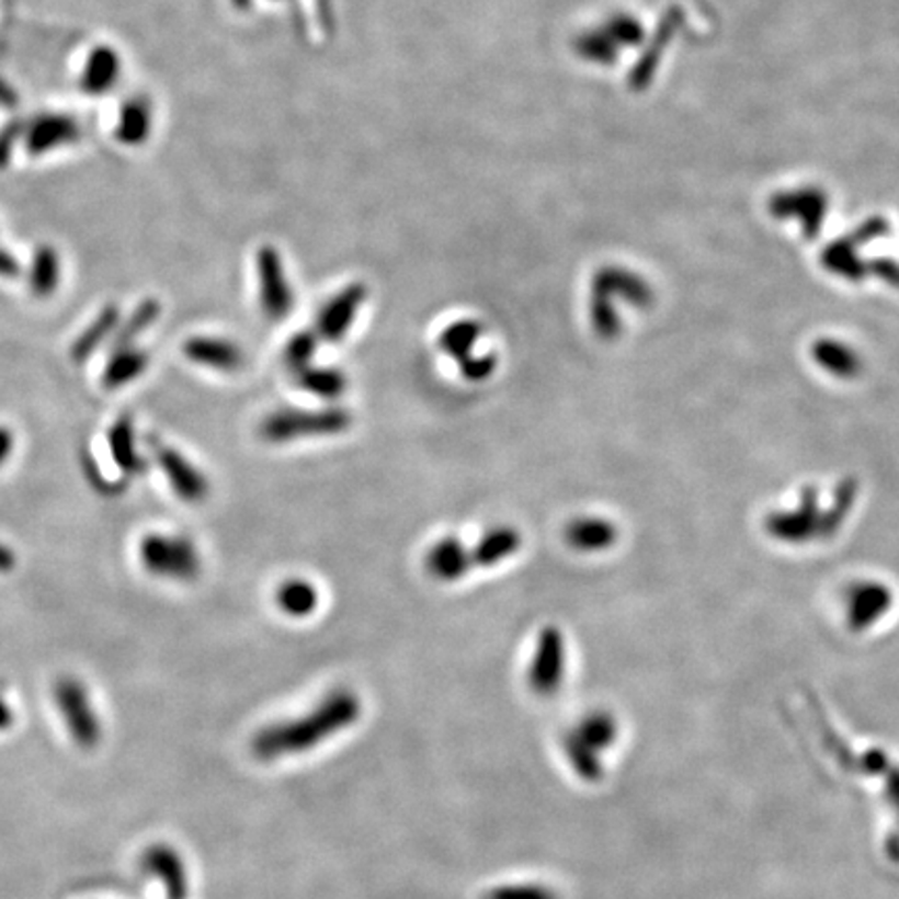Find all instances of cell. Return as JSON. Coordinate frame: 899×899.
<instances>
[{"instance_id":"5","label":"cell","mask_w":899,"mask_h":899,"mask_svg":"<svg viewBox=\"0 0 899 899\" xmlns=\"http://www.w3.org/2000/svg\"><path fill=\"white\" fill-rule=\"evenodd\" d=\"M764 527L771 537L785 544H804L810 539H820L822 509L818 504L817 488H804L796 509L771 512L764 521Z\"/></svg>"},{"instance_id":"8","label":"cell","mask_w":899,"mask_h":899,"mask_svg":"<svg viewBox=\"0 0 899 899\" xmlns=\"http://www.w3.org/2000/svg\"><path fill=\"white\" fill-rule=\"evenodd\" d=\"M565 637L558 627H544L537 637L527 681L535 694L553 695L565 676Z\"/></svg>"},{"instance_id":"4","label":"cell","mask_w":899,"mask_h":899,"mask_svg":"<svg viewBox=\"0 0 899 899\" xmlns=\"http://www.w3.org/2000/svg\"><path fill=\"white\" fill-rule=\"evenodd\" d=\"M259 300L269 321H286L294 308V289L287 280L286 263L275 246H261L257 252Z\"/></svg>"},{"instance_id":"1","label":"cell","mask_w":899,"mask_h":899,"mask_svg":"<svg viewBox=\"0 0 899 899\" xmlns=\"http://www.w3.org/2000/svg\"><path fill=\"white\" fill-rule=\"evenodd\" d=\"M361 716V699L352 690L340 687L326 695L317 708L305 718L280 722L263 729L254 737L252 748L261 760L305 754L310 748L323 743L352 727Z\"/></svg>"},{"instance_id":"21","label":"cell","mask_w":899,"mask_h":899,"mask_svg":"<svg viewBox=\"0 0 899 899\" xmlns=\"http://www.w3.org/2000/svg\"><path fill=\"white\" fill-rule=\"evenodd\" d=\"M483 335V328L477 319H458L442 329L437 338V346L450 356L456 365L467 361L475 354V346Z\"/></svg>"},{"instance_id":"10","label":"cell","mask_w":899,"mask_h":899,"mask_svg":"<svg viewBox=\"0 0 899 899\" xmlns=\"http://www.w3.org/2000/svg\"><path fill=\"white\" fill-rule=\"evenodd\" d=\"M184 356L201 367L213 368L219 373H236L244 368V348L231 340L213 338V335H194L185 340Z\"/></svg>"},{"instance_id":"7","label":"cell","mask_w":899,"mask_h":899,"mask_svg":"<svg viewBox=\"0 0 899 899\" xmlns=\"http://www.w3.org/2000/svg\"><path fill=\"white\" fill-rule=\"evenodd\" d=\"M152 452L173 493L185 504H203L210 493L205 473L171 446L152 442Z\"/></svg>"},{"instance_id":"19","label":"cell","mask_w":899,"mask_h":899,"mask_svg":"<svg viewBox=\"0 0 899 899\" xmlns=\"http://www.w3.org/2000/svg\"><path fill=\"white\" fill-rule=\"evenodd\" d=\"M294 384L321 400H340L348 389L346 373L328 365H308L292 375Z\"/></svg>"},{"instance_id":"26","label":"cell","mask_w":899,"mask_h":899,"mask_svg":"<svg viewBox=\"0 0 899 899\" xmlns=\"http://www.w3.org/2000/svg\"><path fill=\"white\" fill-rule=\"evenodd\" d=\"M496 368H498V356L491 354V352L490 354H473L467 361H463L458 365L460 375L467 382H473V384L490 379L491 375L496 373Z\"/></svg>"},{"instance_id":"9","label":"cell","mask_w":899,"mask_h":899,"mask_svg":"<svg viewBox=\"0 0 899 899\" xmlns=\"http://www.w3.org/2000/svg\"><path fill=\"white\" fill-rule=\"evenodd\" d=\"M847 625L854 631H862L879 623L894 606V593L880 581H860L845 595Z\"/></svg>"},{"instance_id":"3","label":"cell","mask_w":899,"mask_h":899,"mask_svg":"<svg viewBox=\"0 0 899 899\" xmlns=\"http://www.w3.org/2000/svg\"><path fill=\"white\" fill-rule=\"evenodd\" d=\"M144 571L171 581H194L203 571V558L196 544L185 535L148 533L140 542Z\"/></svg>"},{"instance_id":"28","label":"cell","mask_w":899,"mask_h":899,"mask_svg":"<svg viewBox=\"0 0 899 899\" xmlns=\"http://www.w3.org/2000/svg\"><path fill=\"white\" fill-rule=\"evenodd\" d=\"M483 899H556L550 889L539 885H516V887H498L491 889Z\"/></svg>"},{"instance_id":"31","label":"cell","mask_w":899,"mask_h":899,"mask_svg":"<svg viewBox=\"0 0 899 899\" xmlns=\"http://www.w3.org/2000/svg\"><path fill=\"white\" fill-rule=\"evenodd\" d=\"M7 716H9V710H7V706L0 702V727L7 722Z\"/></svg>"},{"instance_id":"14","label":"cell","mask_w":899,"mask_h":899,"mask_svg":"<svg viewBox=\"0 0 899 899\" xmlns=\"http://www.w3.org/2000/svg\"><path fill=\"white\" fill-rule=\"evenodd\" d=\"M521 546H523V535L519 530H514L511 525H498L479 537L475 548H470V558H473V565L481 569H491L519 553Z\"/></svg>"},{"instance_id":"23","label":"cell","mask_w":899,"mask_h":899,"mask_svg":"<svg viewBox=\"0 0 899 899\" xmlns=\"http://www.w3.org/2000/svg\"><path fill=\"white\" fill-rule=\"evenodd\" d=\"M159 317H161V305L155 298H146L123 321L122 326H117L113 338H111V348L117 350V348L134 346L144 331L152 328L159 321Z\"/></svg>"},{"instance_id":"11","label":"cell","mask_w":899,"mask_h":899,"mask_svg":"<svg viewBox=\"0 0 899 899\" xmlns=\"http://www.w3.org/2000/svg\"><path fill=\"white\" fill-rule=\"evenodd\" d=\"M592 296L606 298L614 305V298H623L627 305L637 308L652 307L655 292L639 275L625 269H602L593 277Z\"/></svg>"},{"instance_id":"20","label":"cell","mask_w":899,"mask_h":899,"mask_svg":"<svg viewBox=\"0 0 899 899\" xmlns=\"http://www.w3.org/2000/svg\"><path fill=\"white\" fill-rule=\"evenodd\" d=\"M275 604L292 618H307L319 608V592L308 579L289 577L275 590Z\"/></svg>"},{"instance_id":"12","label":"cell","mask_w":899,"mask_h":899,"mask_svg":"<svg viewBox=\"0 0 899 899\" xmlns=\"http://www.w3.org/2000/svg\"><path fill=\"white\" fill-rule=\"evenodd\" d=\"M425 571L430 572L435 581L454 583L460 581L473 569L470 550L454 535L442 537L435 542L425 554Z\"/></svg>"},{"instance_id":"24","label":"cell","mask_w":899,"mask_h":899,"mask_svg":"<svg viewBox=\"0 0 899 899\" xmlns=\"http://www.w3.org/2000/svg\"><path fill=\"white\" fill-rule=\"evenodd\" d=\"M858 500V481L856 479H843L835 490V500L833 504L822 511V532H820V539L822 537H831L838 533L839 527L845 523V519L850 516V512L854 509Z\"/></svg>"},{"instance_id":"17","label":"cell","mask_w":899,"mask_h":899,"mask_svg":"<svg viewBox=\"0 0 899 899\" xmlns=\"http://www.w3.org/2000/svg\"><path fill=\"white\" fill-rule=\"evenodd\" d=\"M150 356L138 346L117 348L111 352L103 371V386L106 389L125 388L136 382L148 368Z\"/></svg>"},{"instance_id":"27","label":"cell","mask_w":899,"mask_h":899,"mask_svg":"<svg viewBox=\"0 0 899 899\" xmlns=\"http://www.w3.org/2000/svg\"><path fill=\"white\" fill-rule=\"evenodd\" d=\"M55 287H57V263L48 254H42L38 265L32 273V292L44 298L53 294Z\"/></svg>"},{"instance_id":"18","label":"cell","mask_w":899,"mask_h":899,"mask_svg":"<svg viewBox=\"0 0 899 899\" xmlns=\"http://www.w3.org/2000/svg\"><path fill=\"white\" fill-rule=\"evenodd\" d=\"M122 321V312L120 307L115 305H106V307L92 319V323L83 329L82 333L76 338V342L71 344V359L76 363H86L88 359H92L96 354V350L103 346L109 338H113L115 329Z\"/></svg>"},{"instance_id":"2","label":"cell","mask_w":899,"mask_h":899,"mask_svg":"<svg viewBox=\"0 0 899 899\" xmlns=\"http://www.w3.org/2000/svg\"><path fill=\"white\" fill-rule=\"evenodd\" d=\"M352 412L344 407L282 409L269 412L259 425V435L269 444H289L308 437H331L350 430Z\"/></svg>"},{"instance_id":"15","label":"cell","mask_w":899,"mask_h":899,"mask_svg":"<svg viewBox=\"0 0 899 899\" xmlns=\"http://www.w3.org/2000/svg\"><path fill=\"white\" fill-rule=\"evenodd\" d=\"M810 354L818 367L839 379H854L864 368L856 348L835 338H820L810 348Z\"/></svg>"},{"instance_id":"16","label":"cell","mask_w":899,"mask_h":899,"mask_svg":"<svg viewBox=\"0 0 899 899\" xmlns=\"http://www.w3.org/2000/svg\"><path fill=\"white\" fill-rule=\"evenodd\" d=\"M106 442H109L111 456L123 475H140L146 470V460L136 446V428H134L132 417L127 414L120 417L111 425Z\"/></svg>"},{"instance_id":"22","label":"cell","mask_w":899,"mask_h":899,"mask_svg":"<svg viewBox=\"0 0 899 899\" xmlns=\"http://www.w3.org/2000/svg\"><path fill=\"white\" fill-rule=\"evenodd\" d=\"M144 866L164 880L169 898L185 899V894H187L185 868L182 866L180 856L171 847H152L144 858Z\"/></svg>"},{"instance_id":"25","label":"cell","mask_w":899,"mask_h":899,"mask_svg":"<svg viewBox=\"0 0 899 899\" xmlns=\"http://www.w3.org/2000/svg\"><path fill=\"white\" fill-rule=\"evenodd\" d=\"M319 342L321 340H319L315 329H300L287 340L282 359H284V365L292 375L298 373L300 368L312 365V359L319 350Z\"/></svg>"},{"instance_id":"29","label":"cell","mask_w":899,"mask_h":899,"mask_svg":"<svg viewBox=\"0 0 899 899\" xmlns=\"http://www.w3.org/2000/svg\"><path fill=\"white\" fill-rule=\"evenodd\" d=\"M13 446H15V435L9 428L0 425V467L9 460V456L13 454Z\"/></svg>"},{"instance_id":"13","label":"cell","mask_w":899,"mask_h":899,"mask_svg":"<svg viewBox=\"0 0 899 899\" xmlns=\"http://www.w3.org/2000/svg\"><path fill=\"white\" fill-rule=\"evenodd\" d=\"M618 539L613 521L602 516H579L565 527V542L577 553H604Z\"/></svg>"},{"instance_id":"30","label":"cell","mask_w":899,"mask_h":899,"mask_svg":"<svg viewBox=\"0 0 899 899\" xmlns=\"http://www.w3.org/2000/svg\"><path fill=\"white\" fill-rule=\"evenodd\" d=\"M15 554L11 553L7 546L0 544V572H11L15 569Z\"/></svg>"},{"instance_id":"6","label":"cell","mask_w":899,"mask_h":899,"mask_svg":"<svg viewBox=\"0 0 899 899\" xmlns=\"http://www.w3.org/2000/svg\"><path fill=\"white\" fill-rule=\"evenodd\" d=\"M367 298L368 287L363 282H352L342 287L335 296H331L317 315L315 331L319 340L328 344H340L354 326L356 315L361 312Z\"/></svg>"}]
</instances>
